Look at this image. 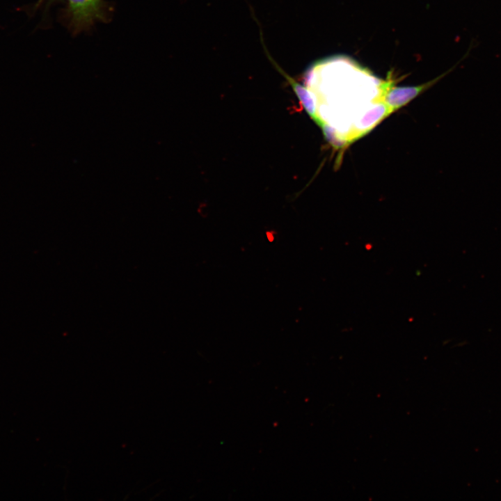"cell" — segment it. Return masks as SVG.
<instances>
[{
	"label": "cell",
	"mask_w": 501,
	"mask_h": 501,
	"mask_svg": "<svg viewBox=\"0 0 501 501\" xmlns=\"http://www.w3.org/2000/svg\"><path fill=\"white\" fill-rule=\"evenodd\" d=\"M434 79L415 86H394L390 79L384 81L381 87L380 102L385 104L392 112L406 105L420 93L434 85L440 78L452 71L456 66Z\"/></svg>",
	"instance_id": "obj_1"
},
{
	"label": "cell",
	"mask_w": 501,
	"mask_h": 501,
	"mask_svg": "<svg viewBox=\"0 0 501 501\" xmlns=\"http://www.w3.org/2000/svg\"><path fill=\"white\" fill-rule=\"evenodd\" d=\"M72 29L80 31L103 15L101 0H67Z\"/></svg>",
	"instance_id": "obj_2"
},
{
	"label": "cell",
	"mask_w": 501,
	"mask_h": 501,
	"mask_svg": "<svg viewBox=\"0 0 501 501\" xmlns=\"http://www.w3.org/2000/svg\"><path fill=\"white\" fill-rule=\"evenodd\" d=\"M391 113L392 111L381 102L363 113L357 120L355 138L367 133Z\"/></svg>",
	"instance_id": "obj_3"
},
{
	"label": "cell",
	"mask_w": 501,
	"mask_h": 501,
	"mask_svg": "<svg viewBox=\"0 0 501 501\" xmlns=\"http://www.w3.org/2000/svg\"><path fill=\"white\" fill-rule=\"evenodd\" d=\"M293 89L294 90L302 106L305 109L308 114L315 122H317L318 116L317 111V104L315 100V95L311 90L303 86L295 81L289 79Z\"/></svg>",
	"instance_id": "obj_4"
},
{
	"label": "cell",
	"mask_w": 501,
	"mask_h": 501,
	"mask_svg": "<svg viewBox=\"0 0 501 501\" xmlns=\"http://www.w3.org/2000/svg\"><path fill=\"white\" fill-rule=\"evenodd\" d=\"M320 127L322 129L326 140L335 148H340L349 143L345 136L340 134L335 128L326 122L323 123Z\"/></svg>",
	"instance_id": "obj_5"
}]
</instances>
